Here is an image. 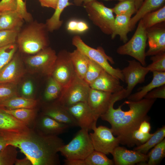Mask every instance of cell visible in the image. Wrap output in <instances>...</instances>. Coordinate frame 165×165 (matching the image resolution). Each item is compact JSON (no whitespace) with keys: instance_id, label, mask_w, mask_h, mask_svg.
<instances>
[{"instance_id":"obj_1","label":"cell","mask_w":165,"mask_h":165,"mask_svg":"<svg viewBox=\"0 0 165 165\" xmlns=\"http://www.w3.org/2000/svg\"><path fill=\"white\" fill-rule=\"evenodd\" d=\"M7 142L19 148L32 165H59V149L64 144L58 136H48L32 128L27 132H0Z\"/></svg>"},{"instance_id":"obj_2","label":"cell","mask_w":165,"mask_h":165,"mask_svg":"<svg viewBox=\"0 0 165 165\" xmlns=\"http://www.w3.org/2000/svg\"><path fill=\"white\" fill-rule=\"evenodd\" d=\"M156 100L145 98L138 101L128 100L116 109L114 108L115 103H113L100 117L110 124L113 134L118 138L120 143L132 147L135 145L132 134L142 121L148 120L147 114Z\"/></svg>"},{"instance_id":"obj_3","label":"cell","mask_w":165,"mask_h":165,"mask_svg":"<svg viewBox=\"0 0 165 165\" xmlns=\"http://www.w3.org/2000/svg\"><path fill=\"white\" fill-rule=\"evenodd\" d=\"M20 30L16 43L20 51L34 54L49 46V32L45 23L33 21Z\"/></svg>"},{"instance_id":"obj_4","label":"cell","mask_w":165,"mask_h":165,"mask_svg":"<svg viewBox=\"0 0 165 165\" xmlns=\"http://www.w3.org/2000/svg\"><path fill=\"white\" fill-rule=\"evenodd\" d=\"M72 43L76 49L99 64L107 72L119 80L124 82L121 70L115 68L110 65L108 61L112 64H114V62L112 57L106 54L102 47L99 46L97 49L92 48L85 43L78 35L73 37Z\"/></svg>"},{"instance_id":"obj_5","label":"cell","mask_w":165,"mask_h":165,"mask_svg":"<svg viewBox=\"0 0 165 165\" xmlns=\"http://www.w3.org/2000/svg\"><path fill=\"white\" fill-rule=\"evenodd\" d=\"M88 131L81 128L69 143L60 148L59 152L65 159H85L94 150Z\"/></svg>"},{"instance_id":"obj_6","label":"cell","mask_w":165,"mask_h":165,"mask_svg":"<svg viewBox=\"0 0 165 165\" xmlns=\"http://www.w3.org/2000/svg\"><path fill=\"white\" fill-rule=\"evenodd\" d=\"M82 6L93 24L104 34L111 35L115 18L112 8L97 0H92Z\"/></svg>"},{"instance_id":"obj_7","label":"cell","mask_w":165,"mask_h":165,"mask_svg":"<svg viewBox=\"0 0 165 165\" xmlns=\"http://www.w3.org/2000/svg\"><path fill=\"white\" fill-rule=\"evenodd\" d=\"M147 40L146 29L141 19L131 38L124 44L119 46L117 49V53L120 55L130 56L144 66L146 64L145 48Z\"/></svg>"},{"instance_id":"obj_8","label":"cell","mask_w":165,"mask_h":165,"mask_svg":"<svg viewBox=\"0 0 165 165\" xmlns=\"http://www.w3.org/2000/svg\"><path fill=\"white\" fill-rule=\"evenodd\" d=\"M125 89L116 93L104 92L90 88L86 103L96 118L105 114L113 103L127 98Z\"/></svg>"},{"instance_id":"obj_9","label":"cell","mask_w":165,"mask_h":165,"mask_svg":"<svg viewBox=\"0 0 165 165\" xmlns=\"http://www.w3.org/2000/svg\"><path fill=\"white\" fill-rule=\"evenodd\" d=\"M90 89L89 85L75 73L69 84L63 88L57 101L65 107L79 102H86Z\"/></svg>"},{"instance_id":"obj_10","label":"cell","mask_w":165,"mask_h":165,"mask_svg":"<svg viewBox=\"0 0 165 165\" xmlns=\"http://www.w3.org/2000/svg\"><path fill=\"white\" fill-rule=\"evenodd\" d=\"M57 57L55 51L48 46L28 57L25 61L31 70L50 77L52 75Z\"/></svg>"},{"instance_id":"obj_11","label":"cell","mask_w":165,"mask_h":165,"mask_svg":"<svg viewBox=\"0 0 165 165\" xmlns=\"http://www.w3.org/2000/svg\"><path fill=\"white\" fill-rule=\"evenodd\" d=\"M94 132L89 134L94 150L106 155L111 153L120 144L118 138L114 136L111 128L103 126L94 127Z\"/></svg>"},{"instance_id":"obj_12","label":"cell","mask_w":165,"mask_h":165,"mask_svg":"<svg viewBox=\"0 0 165 165\" xmlns=\"http://www.w3.org/2000/svg\"><path fill=\"white\" fill-rule=\"evenodd\" d=\"M75 74L69 52L65 50L61 51L57 55L51 76L64 88L69 84Z\"/></svg>"},{"instance_id":"obj_13","label":"cell","mask_w":165,"mask_h":165,"mask_svg":"<svg viewBox=\"0 0 165 165\" xmlns=\"http://www.w3.org/2000/svg\"><path fill=\"white\" fill-rule=\"evenodd\" d=\"M127 61L128 66L121 70L124 81L127 84L125 88L127 97L137 84L144 81L145 76L149 72L146 67H144L138 61L135 60Z\"/></svg>"},{"instance_id":"obj_14","label":"cell","mask_w":165,"mask_h":165,"mask_svg":"<svg viewBox=\"0 0 165 165\" xmlns=\"http://www.w3.org/2000/svg\"><path fill=\"white\" fill-rule=\"evenodd\" d=\"M70 127L42 113L38 114L31 128L42 134L58 136L65 133Z\"/></svg>"},{"instance_id":"obj_15","label":"cell","mask_w":165,"mask_h":165,"mask_svg":"<svg viewBox=\"0 0 165 165\" xmlns=\"http://www.w3.org/2000/svg\"><path fill=\"white\" fill-rule=\"evenodd\" d=\"M76 120L81 128L89 131L96 126L98 120L86 102H81L65 107Z\"/></svg>"},{"instance_id":"obj_16","label":"cell","mask_w":165,"mask_h":165,"mask_svg":"<svg viewBox=\"0 0 165 165\" xmlns=\"http://www.w3.org/2000/svg\"><path fill=\"white\" fill-rule=\"evenodd\" d=\"M25 73L21 58L16 52L11 60L0 71V84L17 85Z\"/></svg>"},{"instance_id":"obj_17","label":"cell","mask_w":165,"mask_h":165,"mask_svg":"<svg viewBox=\"0 0 165 165\" xmlns=\"http://www.w3.org/2000/svg\"><path fill=\"white\" fill-rule=\"evenodd\" d=\"M149 48L146 56L165 52V22L146 29Z\"/></svg>"},{"instance_id":"obj_18","label":"cell","mask_w":165,"mask_h":165,"mask_svg":"<svg viewBox=\"0 0 165 165\" xmlns=\"http://www.w3.org/2000/svg\"><path fill=\"white\" fill-rule=\"evenodd\" d=\"M111 154L116 165H133L144 163L148 160V156L135 150H131L122 147H116Z\"/></svg>"},{"instance_id":"obj_19","label":"cell","mask_w":165,"mask_h":165,"mask_svg":"<svg viewBox=\"0 0 165 165\" xmlns=\"http://www.w3.org/2000/svg\"><path fill=\"white\" fill-rule=\"evenodd\" d=\"M41 113L70 127L78 126L73 116L57 101L46 104Z\"/></svg>"},{"instance_id":"obj_20","label":"cell","mask_w":165,"mask_h":165,"mask_svg":"<svg viewBox=\"0 0 165 165\" xmlns=\"http://www.w3.org/2000/svg\"><path fill=\"white\" fill-rule=\"evenodd\" d=\"M89 86L91 88L112 94L119 92L124 89L119 79L105 70Z\"/></svg>"},{"instance_id":"obj_21","label":"cell","mask_w":165,"mask_h":165,"mask_svg":"<svg viewBox=\"0 0 165 165\" xmlns=\"http://www.w3.org/2000/svg\"><path fill=\"white\" fill-rule=\"evenodd\" d=\"M4 109L0 105V132L22 133L30 130L24 123L6 112Z\"/></svg>"},{"instance_id":"obj_22","label":"cell","mask_w":165,"mask_h":165,"mask_svg":"<svg viewBox=\"0 0 165 165\" xmlns=\"http://www.w3.org/2000/svg\"><path fill=\"white\" fill-rule=\"evenodd\" d=\"M152 72L153 77L151 81L147 85L141 88L139 91L130 94L127 97L128 100L133 101L140 100L150 91L165 84V72L153 71Z\"/></svg>"},{"instance_id":"obj_23","label":"cell","mask_w":165,"mask_h":165,"mask_svg":"<svg viewBox=\"0 0 165 165\" xmlns=\"http://www.w3.org/2000/svg\"><path fill=\"white\" fill-rule=\"evenodd\" d=\"M165 3V0H144L134 16L131 18L129 24L131 31L146 14L161 8Z\"/></svg>"},{"instance_id":"obj_24","label":"cell","mask_w":165,"mask_h":165,"mask_svg":"<svg viewBox=\"0 0 165 165\" xmlns=\"http://www.w3.org/2000/svg\"><path fill=\"white\" fill-rule=\"evenodd\" d=\"M131 17L126 15H116L113 31L111 35L113 39L119 35L121 41L124 43L128 40V34L130 31L129 24Z\"/></svg>"},{"instance_id":"obj_25","label":"cell","mask_w":165,"mask_h":165,"mask_svg":"<svg viewBox=\"0 0 165 165\" xmlns=\"http://www.w3.org/2000/svg\"><path fill=\"white\" fill-rule=\"evenodd\" d=\"M38 102L33 98L16 96L11 98L0 103V105L7 110L21 108H36Z\"/></svg>"},{"instance_id":"obj_26","label":"cell","mask_w":165,"mask_h":165,"mask_svg":"<svg viewBox=\"0 0 165 165\" xmlns=\"http://www.w3.org/2000/svg\"><path fill=\"white\" fill-rule=\"evenodd\" d=\"M24 21L16 11L2 13L0 16V30L20 29Z\"/></svg>"},{"instance_id":"obj_27","label":"cell","mask_w":165,"mask_h":165,"mask_svg":"<svg viewBox=\"0 0 165 165\" xmlns=\"http://www.w3.org/2000/svg\"><path fill=\"white\" fill-rule=\"evenodd\" d=\"M5 109V108H4ZM5 112L31 128L38 114L36 108H21L12 110L4 109Z\"/></svg>"},{"instance_id":"obj_28","label":"cell","mask_w":165,"mask_h":165,"mask_svg":"<svg viewBox=\"0 0 165 165\" xmlns=\"http://www.w3.org/2000/svg\"><path fill=\"white\" fill-rule=\"evenodd\" d=\"M71 4L69 0H58L54 12L45 23L49 32H53L61 27L63 21L60 20L61 14L65 8Z\"/></svg>"},{"instance_id":"obj_29","label":"cell","mask_w":165,"mask_h":165,"mask_svg":"<svg viewBox=\"0 0 165 165\" xmlns=\"http://www.w3.org/2000/svg\"><path fill=\"white\" fill-rule=\"evenodd\" d=\"M69 56L77 75L83 79L88 66V58L76 49L69 52Z\"/></svg>"},{"instance_id":"obj_30","label":"cell","mask_w":165,"mask_h":165,"mask_svg":"<svg viewBox=\"0 0 165 165\" xmlns=\"http://www.w3.org/2000/svg\"><path fill=\"white\" fill-rule=\"evenodd\" d=\"M49 78L43 97L46 104L58 100L63 89L61 85L52 76Z\"/></svg>"},{"instance_id":"obj_31","label":"cell","mask_w":165,"mask_h":165,"mask_svg":"<svg viewBox=\"0 0 165 165\" xmlns=\"http://www.w3.org/2000/svg\"><path fill=\"white\" fill-rule=\"evenodd\" d=\"M165 137V126L158 129L145 143L135 147L134 150L144 154L162 141Z\"/></svg>"},{"instance_id":"obj_32","label":"cell","mask_w":165,"mask_h":165,"mask_svg":"<svg viewBox=\"0 0 165 165\" xmlns=\"http://www.w3.org/2000/svg\"><path fill=\"white\" fill-rule=\"evenodd\" d=\"M145 28L148 29L165 21V5L146 14L141 19Z\"/></svg>"},{"instance_id":"obj_33","label":"cell","mask_w":165,"mask_h":165,"mask_svg":"<svg viewBox=\"0 0 165 165\" xmlns=\"http://www.w3.org/2000/svg\"><path fill=\"white\" fill-rule=\"evenodd\" d=\"M118 0L119 2L112 8L116 15H126L131 17L136 13L135 0Z\"/></svg>"},{"instance_id":"obj_34","label":"cell","mask_w":165,"mask_h":165,"mask_svg":"<svg viewBox=\"0 0 165 165\" xmlns=\"http://www.w3.org/2000/svg\"><path fill=\"white\" fill-rule=\"evenodd\" d=\"M148 155V160L146 165H156L165 156V139L164 138L152 148Z\"/></svg>"},{"instance_id":"obj_35","label":"cell","mask_w":165,"mask_h":165,"mask_svg":"<svg viewBox=\"0 0 165 165\" xmlns=\"http://www.w3.org/2000/svg\"><path fill=\"white\" fill-rule=\"evenodd\" d=\"M85 165H113V161L109 159L105 154L94 150L84 159Z\"/></svg>"},{"instance_id":"obj_36","label":"cell","mask_w":165,"mask_h":165,"mask_svg":"<svg viewBox=\"0 0 165 165\" xmlns=\"http://www.w3.org/2000/svg\"><path fill=\"white\" fill-rule=\"evenodd\" d=\"M17 148L11 145H7L0 152V165H13L15 164L17 155Z\"/></svg>"},{"instance_id":"obj_37","label":"cell","mask_w":165,"mask_h":165,"mask_svg":"<svg viewBox=\"0 0 165 165\" xmlns=\"http://www.w3.org/2000/svg\"><path fill=\"white\" fill-rule=\"evenodd\" d=\"M88 58V66L83 80L90 85L104 70L97 63Z\"/></svg>"},{"instance_id":"obj_38","label":"cell","mask_w":165,"mask_h":165,"mask_svg":"<svg viewBox=\"0 0 165 165\" xmlns=\"http://www.w3.org/2000/svg\"><path fill=\"white\" fill-rule=\"evenodd\" d=\"M18 48L16 43L0 47V71L11 60Z\"/></svg>"},{"instance_id":"obj_39","label":"cell","mask_w":165,"mask_h":165,"mask_svg":"<svg viewBox=\"0 0 165 165\" xmlns=\"http://www.w3.org/2000/svg\"><path fill=\"white\" fill-rule=\"evenodd\" d=\"M20 29L0 30V47L16 43L18 35Z\"/></svg>"},{"instance_id":"obj_40","label":"cell","mask_w":165,"mask_h":165,"mask_svg":"<svg viewBox=\"0 0 165 165\" xmlns=\"http://www.w3.org/2000/svg\"><path fill=\"white\" fill-rule=\"evenodd\" d=\"M16 96H19L17 85L10 83L0 84V103Z\"/></svg>"},{"instance_id":"obj_41","label":"cell","mask_w":165,"mask_h":165,"mask_svg":"<svg viewBox=\"0 0 165 165\" xmlns=\"http://www.w3.org/2000/svg\"><path fill=\"white\" fill-rule=\"evenodd\" d=\"M152 63L146 67L149 71L165 72V52L152 56Z\"/></svg>"},{"instance_id":"obj_42","label":"cell","mask_w":165,"mask_h":165,"mask_svg":"<svg viewBox=\"0 0 165 165\" xmlns=\"http://www.w3.org/2000/svg\"><path fill=\"white\" fill-rule=\"evenodd\" d=\"M17 7L16 11L24 21L27 23L33 20L31 14L27 11L26 2L23 0H16Z\"/></svg>"},{"instance_id":"obj_43","label":"cell","mask_w":165,"mask_h":165,"mask_svg":"<svg viewBox=\"0 0 165 165\" xmlns=\"http://www.w3.org/2000/svg\"><path fill=\"white\" fill-rule=\"evenodd\" d=\"M153 134L149 133H144L138 129L134 130L131 135V138L135 145H139L146 142Z\"/></svg>"},{"instance_id":"obj_44","label":"cell","mask_w":165,"mask_h":165,"mask_svg":"<svg viewBox=\"0 0 165 165\" xmlns=\"http://www.w3.org/2000/svg\"><path fill=\"white\" fill-rule=\"evenodd\" d=\"M148 99L165 98V85L157 87L148 93L144 97Z\"/></svg>"},{"instance_id":"obj_45","label":"cell","mask_w":165,"mask_h":165,"mask_svg":"<svg viewBox=\"0 0 165 165\" xmlns=\"http://www.w3.org/2000/svg\"><path fill=\"white\" fill-rule=\"evenodd\" d=\"M16 0H1L0 1V13L16 11Z\"/></svg>"},{"instance_id":"obj_46","label":"cell","mask_w":165,"mask_h":165,"mask_svg":"<svg viewBox=\"0 0 165 165\" xmlns=\"http://www.w3.org/2000/svg\"><path fill=\"white\" fill-rule=\"evenodd\" d=\"M21 91L22 94L26 97L31 98L34 91V87L32 82L31 80L24 82L21 87Z\"/></svg>"},{"instance_id":"obj_47","label":"cell","mask_w":165,"mask_h":165,"mask_svg":"<svg viewBox=\"0 0 165 165\" xmlns=\"http://www.w3.org/2000/svg\"><path fill=\"white\" fill-rule=\"evenodd\" d=\"M42 7L56 9L58 0H38Z\"/></svg>"},{"instance_id":"obj_48","label":"cell","mask_w":165,"mask_h":165,"mask_svg":"<svg viewBox=\"0 0 165 165\" xmlns=\"http://www.w3.org/2000/svg\"><path fill=\"white\" fill-rule=\"evenodd\" d=\"M151 128L150 123L148 121V120H145L141 123L138 129L141 132L148 133H149Z\"/></svg>"},{"instance_id":"obj_49","label":"cell","mask_w":165,"mask_h":165,"mask_svg":"<svg viewBox=\"0 0 165 165\" xmlns=\"http://www.w3.org/2000/svg\"><path fill=\"white\" fill-rule=\"evenodd\" d=\"M89 28L88 24L83 21H78L76 32L82 33L88 29Z\"/></svg>"},{"instance_id":"obj_50","label":"cell","mask_w":165,"mask_h":165,"mask_svg":"<svg viewBox=\"0 0 165 165\" xmlns=\"http://www.w3.org/2000/svg\"><path fill=\"white\" fill-rule=\"evenodd\" d=\"M77 20H72L69 21L67 25V30L72 32H76Z\"/></svg>"},{"instance_id":"obj_51","label":"cell","mask_w":165,"mask_h":165,"mask_svg":"<svg viewBox=\"0 0 165 165\" xmlns=\"http://www.w3.org/2000/svg\"><path fill=\"white\" fill-rule=\"evenodd\" d=\"M14 164L15 165H32L31 161L26 156L21 159H17Z\"/></svg>"},{"instance_id":"obj_52","label":"cell","mask_w":165,"mask_h":165,"mask_svg":"<svg viewBox=\"0 0 165 165\" xmlns=\"http://www.w3.org/2000/svg\"><path fill=\"white\" fill-rule=\"evenodd\" d=\"M92 0H73L74 4L77 6H81Z\"/></svg>"},{"instance_id":"obj_53","label":"cell","mask_w":165,"mask_h":165,"mask_svg":"<svg viewBox=\"0 0 165 165\" xmlns=\"http://www.w3.org/2000/svg\"><path fill=\"white\" fill-rule=\"evenodd\" d=\"M7 145V142L4 138L0 135V152L4 149Z\"/></svg>"},{"instance_id":"obj_54","label":"cell","mask_w":165,"mask_h":165,"mask_svg":"<svg viewBox=\"0 0 165 165\" xmlns=\"http://www.w3.org/2000/svg\"><path fill=\"white\" fill-rule=\"evenodd\" d=\"M144 0H135V4L137 11L142 4Z\"/></svg>"},{"instance_id":"obj_55","label":"cell","mask_w":165,"mask_h":165,"mask_svg":"<svg viewBox=\"0 0 165 165\" xmlns=\"http://www.w3.org/2000/svg\"><path fill=\"white\" fill-rule=\"evenodd\" d=\"M1 13H0V15H1Z\"/></svg>"}]
</instances>
